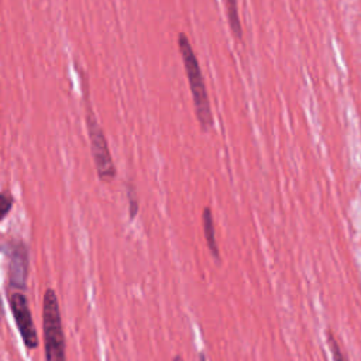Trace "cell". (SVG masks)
<instances>
[{
    "label": "cell",
    "instance_id": "6da1fadb",
    "mask_svg": "<svg viewBox=\"0 0 361 361\" xmlns=\"http://www.w3.org/2000/svg\"><path fill=\"white\" fill-rule=\"evenodd\" d=\"M178 47H179V52L182 56L185 71H186L189 87L192 92L197 121L203 131H209L213 127V114H212V109H210L209 94L206 90V85H204V79H203V73H202L199 61L193 52V48H192L186 34L179 32Z\"/></svg>",
    "mask_w": 361,
    "mask_h": 361
},
{
    "label": "cell",
    "instance_id": "7a4b0ae2",
    "mask_svg": "<svg viewBox=\"0 0 361 361\" xmlns=\"http://www.w3.org/2000/svg\"><path fill=\"white\" fill-rule=\"evenodd\" d=\"M42 334L47 361H66L65 337L58 298L54 289H47L42 299Z\"/></svg>",
    "mask_w": 361,
    "mask_h": 361
},
{
    "label": "cell",
    "instance_id": "3957f363",
    "mask_svg": "<svg viewBox=\"0 0 361 361\" xmlns=\"http://www.w3.org/2000/svg\"><path fill=\"white\" fill-rule=\"evenodd\" d=\"M85 120H86L90 149H92V157L94 161V168H96L97 176L103 182H111L117 175V169H116V165H114L111 154H110L107 138H106L94 113L92 111L90 106H87Z\"/></svg>",
    "mask_w": 361,
    "mask_h": 361
},
{
    "label": "cell",
    "instance_id": "277c9868",
    "mask_svg": "<svg viewBox=\"0 0 361 361\" xmlns=\"http://www.w3.org/2000/svg\"><path fill=\"white\" fill-rule=\"evenodd\" d=\"M0 248L8 257V286L14 288L16 292L27 288L28 276V248L23 241H6L0 244Z\"/></svg>",
    "mask_w": 361,
    "mask_h": 361
},
{
    "label": "cell",
    "instance_id": "5b68a950",
    "mask_svg": "<svg viewBox=\"0 0 361 361\" xmlns=\"http://www.w3.org/2000/svg\"><path fill=\"white\" fill-rule=\"evenodd\" d=\"M10 309L14 316L18 333L28 350L38 347V333L32 320V314L28 306L27 296L23 292H13L8 296Z\"/></svg>",
    "mask_w": 361,
    "mask_h": 361
},
{
    "label": "cell",
    "instance_id": "8992f818",
    "mask_svg": "<svg viewBox=\"0 0 361 361\" xmlns=\"http://www.w3.org/2000/svg\"><path fill=\"white\" fill-rule=\"evenodd\" d=\"M202 221H203V233H204V238L209 247V251L212 252V255L219 259L220 254H219V247L216 243V235H214V223H213V214L210 207H204L203 213H202Z\"/></svg>",
    "mask_w": 361,
    "mask_h": 361
},
{
    "label": "cell",
    "instance_id": "52a82bcc",
    "mask_svg": "<svg viewBox=\"0 0 361 361\" xmlns=\"http://www.w3.org/2000/svg\"><path fill=\"white\" fill-rule=\"evenodd\" d=\"M224 1H226V11H227V18H228L231 32L237 39H241L243 30H241L238 10H237V0H224Z\"/></svg>",
    "mask_w": 361,
    "mask_h": 361
},
{
    "label": "cell",
    "instance_id": "ba28073f",
    "mask_svg": "<svg viewBox=\"0 0 361 361\" xmlns=\"http://www.w3.org/2000/svg\"><path fill=\"white\" fill-rule=\"evenodd\" d=\"M327 343H329V348H330V353H331L334 361H348V360L344 357V354L341 353L337 340L334 338V336H333L330 331H327Z\"/></svg>",
    "mask_w": 361,
    "mask_h": 361
},
{
    "label": "cell",
    "instance_id": "9c48e42d",
    "mask_svg": "<svg viewBox=\"0 0 361 361\" xmlns=\"http://www.w3.org/2000/svg\"><path fill=\"white\" fill-rule=\"evenodd\" d=\"M127 197H128L130 219L133 220L138 212V199H137V193H135V189L133 188V185H127Z\"/></svg>",
    "mask_w": 361,
    "mask_h": 361
},
{
    "label": "cell",
    "instance_id": "30bf717a",
    "mask_svg": "<svg viewBox=\"0 0 361 361\" xmlns=\"http://www.w3.org/2000/svg\"><path fill=\"white\" fill-rule=\"evenodd\" d=\"M14 203V199L8 193H0V221L8 214Z\"/></svg>",
    "mask_w": 361,
    "mask_h": 361
},
{
    "label": "cell",
    "instance_id": "8fae6325",
    "mask_svg": "<svg viewBox=\"0 0 361 361\" xmlns=\"http://www.w3.org/2000/svg\"><path fill=\"white\" fill-rule=\"evenodd\" d=\"M199 361H206V357H204V354H203V353H200V354H199Z\"/></svg>",
    "mask_w": 361,
    "mask_h": 361
},
{
    "label": "cell",
    "instance_id": "7c38bea8",
    "mask_svg": "<svg viewBox=\"0 0 361 361\" xmlns=\"http://www.w3.org/2000/svg\"><path fill=\"white\" fill-rule=\"evenodd\" d=\"M172 361H183V358H182V357H180V355H175V357H173V360H172Z\"/></svg>",
    "mask_w": 361,
    "mask_h": 361
}]
</instances>
